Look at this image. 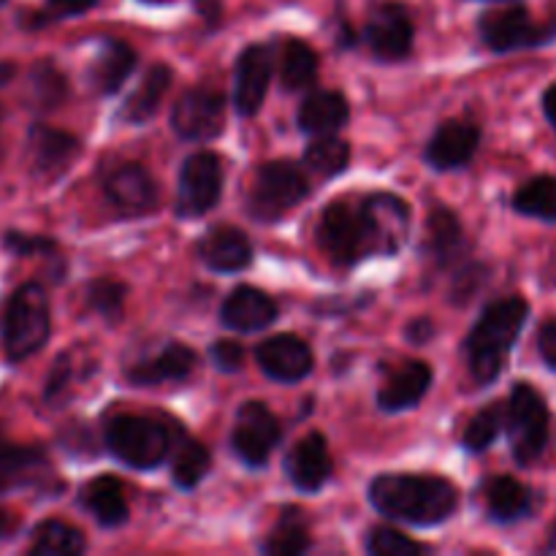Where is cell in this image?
Returning <instances> with one entry per match:
<instances>
[{"label": "cell", "mask_w": 556, "mask_h": 556, "mask_svg": "<svg viewBox=\"0 0 556 556\" xmlns=\"http://www.w3.org/2000/svg\"><path fill=\"white\" fill-rule=\"evenodd\" d=\"M282 438L280 421L264 402H244L233 427V451L250 467H264Z\"/></svg>", "instance_id": "cell-9"}, {"label": "cell", "mask_w": 556, "mask_h": 556, "mask_svg": "<svg viewBox=\"0 0 556 556\" xmlns=\"http://www.w3.org/2000/svg\"><path fill=\"white\" fill-rule=\"evenodd\" d=\"M478 134L476 125L462 123V119H448L438 128V134L429 139L427 147V161L429 166L448 172V168H459L470 163V157L478 150Z\"/></svg>", "instance_id": "cell-17"}, {"label": "cell", "mask_w": 556, "mask_h": 556, "mask_svg": "<svg viewBox=\"0 0 556 556\" xmlns=\"http://www.w3.org/2000/svg\"><path fill=\"white\" fill-rule=\"evenodd\" d=\"M87 302H90V307L98 315L117 320L125 307V286L117 280H109V277H101V280H96L87 288Z\"/></svg>", "instance_id": "cell-38"}, {"label": "cell", "mask_w": 556, "mask_h": 556, "mask_svg": "<svg viewBox=\"0 0 556 556\" xmlns=\"http://www.w3.org/2000/svg\"><path fill=\"white\" fill-rule=\"evenodd\" d=\"M369 500L389 519L416 527H432L451 519V514L459 505V492L445 478L380 476L369 486Z\"/></svg>", "instance_id": "cell-1"}, {"label": "cell", "mask_w": 556, "mask_h": 556, "mask_svg": "<svg viewBox=\"0 0 556 556\" xmlns=\"http://www.w3.org/2000/svg\"><path fill=\"white\" fill-rule=\"evenodd\" d=\"M210 356H212V364H215L220 372H237V369L242 367L244 351L239 342L220 340V342H215V348L210 351Z\"/></svg>", "instance_id": "cell-42"}, {"label": "cell", "mask_w": 556, "mask_h": 556, "mask_svg": "<svg viewBox=\"0 0 556 556\" xmlns=\"http://www.w3.org/2000/svg\"><path fill=\"white\" fill-rule=\"evenodd\" d=\"M106 445L123 465L152 470L168 456V432L150 418L119 416L109 421Z\"/></svg>", "instance_id": "cell-5"}, {"label": "cell", "mask_w": 556, "mask_h": 556, "mask_svg": "<svg viewBox=\"0 0 556 556\" xmlns=\"http://www.w3.org/2000/svg\"><path fill=\"white\" fill-rule=\"evenodd\" d=\"M144 3H172V0H144Z\"/></svg>", "instance_id": "cell-50"}, {"label": "cell", "mask_w": 556, "mask_h": 556, "mask_svg": "<svg viewBox=\"0 0 556 556\" xmlns=\"http://www.w3.org/2000/svg\"><path fill=\"white\" fill-rule=\"evenodd\" d=\"M543 112H546L548 123H552L556 128V85L548 87L546 96H543Z\"/></svg>", "instance_id": "cell-47"}, {"label": "cell", "mask_w": 556, "mask_h": 556, "mask_svg": "<svg viewBox=\"0 0 556 556\" xmlns=\"http://www.w3.org/2000/svg\"><path fill=\"white\" fill-rule=\"evenodd\" d=\"M538 348H541L543 362L552 369H556V318L548 320L541 329V334H538Z\"/></svg>", "instance_id": "cell-44"}, {"label": "cell", "mask_w": 556, "mask_h": 556, "mask_svg": "<svg viewBox=\"0 0 556 556\" xmlns=\"http://www.w3.org/2000/svg\"><path fill=\"white\" fill-rule=\"evenodd\" d=\"M101 0H47L49 16H79L96 9Z\"/></svg>", "instance_id": "cell-43"}, {"label": "cell", "mask_w": 556, "mask_h": 556, "mask_svg": "<svg viewBox=\"0 0 556 556\" xmlns=\"http://www.w3.org/2000/svg\"><path fill=\"white\" fill-rule=\"evenodd\" d=\"M226 119V101L212 87H195L177 101L172 112V125L182 139L206 141L215 139Z\"/></svg>", "instance_id": "cell-11"}, {"label": "cell", "mask_w": 556, "mask_h": 556, "mask_svg": "<svg viewBox=\"0 0 556 556\" xmlns=\"http://www.w3.org/2000/svg\"><path fill=\"white\" fill-rule=\"evenodd\" d=\"M5 3V0H0V5H3Z\"/></svg>", "instance_id": "cell-52"}, {"label": "cell", "mask_w": 556, "mask_h": 556, "mask_svg": "<svg viewBox=\"0 0 556 556\" xmlns=\"http://www.w3.org/2000/svg\"><path fill=\"white\" fill-rule=\"evenodd\" d=\"M30 85H33V98H36L38 106L49 109L54 106V103L63 101L65 79L52 63H38L36 68H33Z\"/></svg>", "instance_id": "cell-40"}, {"label": "cell", "mask_w": 556, "mask_h": 556, "mask_svg": "<svg viewBox=\"0 0 556 556\" xmlns=\"http://www.w3.org/2000/svg\"><path fill=\"white\" fill-rule=\"evenodd\" d=\"M3 244L14 255H38V253L47 255V253H52V250H54L52 239L27 237V233H20V231H9V233H5Z\"/></svg>", "instance_id": "cell-41"}, {"label": "cell", "mask_w": 556, "mask_h": 556, "mask_svg": "<svg viewBox=\"0 0 556 556\" xmlns=\"http://www.w3.org/2000/svg\"><path fill=\"white\" fill-rule=\"evenodd\" d=\"M372 239V255H394L410 231V206L391 193H375L362 201Z\"/></svg>", "instance_id": "cell-12"}, {"label": "cell", "mask_w": 556, "mask_h": 556, "mask_svg": "<svg viewBox=\"0 0 556 556\" xmlns=\"http://www.w3.org/2000/svg\"><path fill=\"white\" fill-rule=\"evenodd\" d=\"M168 85H172V71H168L166 65H152V68L147 71L144 81L139 85V90H136L134 96H130V101L125 103V117H128L130 123H144L147 117H152V114L157 112V106H161Z\"/></svg>", "instance_id": "cell-31"}, {"label": "cell", "mask_w": 556, "mask_h": 556, "mask_svg": "<svg viewBox=\"0 0 556 556\" xmlns=\"http://www.w3.org/2000/svg\"><path fill=\"white\" fill-rule=\"evenodd\" d=\"M223 324L233 331H261L269 324H275L277 307L264 291L258 288L242 286L237 291L228 293V299L223 302Z\"/></svg>", "instance_id": "cell-20"}, {"label": "cell", "mask_w": 556, "mask_h": 556, "mask_svg": "<svg viewBox=\"0 0 556 556\" xmlns=\"http://www.w3.org/2000/svg\"><path fill=\"white\" fill-rule=\"evenodd\" d=\"M351 117L345 96L334 90L313 92L299 109V128L309 136H331Z\"/></svg>", "instance_id": "cell-24"}, {"label": "cell", "mask_w": 556, "mask_h": 556, "mask_svg": "<svg viewBox=\"0 0 556 556\" xmlns=\"http://www.w3.org/2000/svg\"><path fill=\"white\" fill-rule=\"evenodd\" d=\"M49 470L47 454L36 445L0 443V494L30 486Z\"/></svg>", "instance_id": "cell-22"}, {"label": "cell", "mask_w": 556, "mask_h": 556, "mask_svg": "<svg viewBox=\"0 0 556 556\" xmlns=\"http://www.w3.org/2000/svg\"><path fill=\"white\" fill-rule=\"evenodd\" d=\"M0 443H3V434H0Z\"/></svg>", "instance_id": "cell-51"}, {"label": "cell", "mask_w": 556, "mask_h": 556, "mask_svg": "<svg viewBox=\"0 0 556 556\" xmlns=\"http://www.w3.org/2000/svg\"><path fill=\"white\" fill-rule=\"evenodd\" d=\"M307 195V179L293 163L275 161L258 168L250 188V215L258 220H277Z\"/></svg>", "instance_id": "cell-6"}, {"label": "cell", "mask_w": 556, "mask_h": 556, "mask_svg": "<svg viewBox=\"0 0 556 556\" xmlns=\"http://www.w3.org/2000/svg\"><path fill=\"white\" fill-rule=\"evenodd\" d=\"M103 190H106V199L128 215H144L157 204L155 179L139 163H123L112 168L103 179Z\"/></svg>", "instance_id": "cell-16"}, {"label": "cell", "mask_w": 556, "mask_h": 556, "mask_svg": "<svg viewBox=\"0 0 556 556\" xmlns=\"http://www.w3.org/2000/svg\"><path fill=\"white\" fill-rule=\"evenodd\" d=\"M223 166L212 152H199L188 157L179 174L177 212L182 217H201L220 201Z\"/></svg>", "instance_id": "cell-10"}, {"label": "cell", "mask_w": 556, "mask_h": 556, "mask_svg": "<svg viewBox=\"0 0 556 556\" xmlns=\"http://www.w3.org/2000/svg\"><path fill=\"white\" fill-rule=\"evenodd\" d=\"M195 367V353L190 351L182 342H172L168 348H163L155 358L150 362H141L139 367H134L128 372V378L136 386H157L168 383V380H185Z\"/></svg>", "instance_id": "cell-25"}, {"label": "cell", "mask_w": 556, "mask_h": 556, "mask_svg": "<svg viewBox=\"0 0 556 556\" xmlns=\"http://www.w3.org/2000/svg\"><path fill=\"white\" fill-rule=\"evenodd\" d=\"M255 362L271 380L296 383V380L307 378L309 369H313V351L302 337L277 334L261 342L258 351H255Z\"/></svg>", "instance_id": "cell-13"}, {"label": "cell", "mask_w": 556, "mask_h": 556, "mask_svg": "<svg viewBox=\"0 0 556 556\" xmlns=\"http://www.w3.org/2000/svg\"><path fill=\"white\" fill-rule=\"evenodd\" d=\"M462 242L465 237H462L459 217L448 210H434L427 223V253L432 255L434 264H451L459 255Z\"/></svg>", "instance_id": "cell-29"}, {"label": "cell", "mask_w": 556, "mask_h": 556, "mask_svg": "<svg viewBox=\"0 0 556 556\" xmlns=\"http://www.w3.org/2000/svg\"><path fill=\"white\" fill-rule=\"evenodd\" d=\"M11 76H14V65L0 63V85H5V81H9Z\"/></svg>", "instance_id": "cell-48"}, {"label": "cell", "mask_w": 556, "mask_h": 556, "mask_svg": "<svg viewBox=\"0 0 556 556\" xmlns=\"http://www.w3.org/2000/svg\"><path fill=\"white\" fill-rule=\"evenodd\" d=\"M483 43L492 52H516V49H530L548 43L554 30L546 25H538L525 5H510V9L486 11L478 22Z\"/></svg>", "instance_id": "cell-8"}, {"label": "cell", "mask_w": 556, "mask_h": 556, "mask_svg": "<svg viewBox=\"0 0 556 556\" xmlns=\"http://www.w3.org/2000/svg\"><path fill=\"white\" fill-rule=\"evenodd\" d=\"M16 530H20V519H16V514H11V510H0V541L14 535Z\"/></svg>", "instance_id": "cell-46"}, {"label": "cell", "mask_w": 556, "mask_h": 556, "mask_svg": "<svg viewBox=\"0 0 556 556\" xmlns=\"http://www.w3.org/2000/svg\"><path fill=\"white\" fill-rule=\"evenodd\" d=\"M315 74H318V58L309 43L296 41V38L286 41L280 58V76L286 90H302V87L313 85Z\"/></svg>", "instance_id": "cell-33"}, {"label": "cell", "mask_w": 556, "mask_h": 556, "mask_svg": "<svg viewBox=\"0 0 556 556\" xmlns=\"http://www.w3.org/2000/svg\"><path fill=\"white\" fill-rule=\"evenodd\" d=\"M136 65V52L123 41H106L98 52L96 65H92V79L96 87L106 96L117 92L125 85Z\"/></svg>", "instance_id": "cell-28"}, {"label": "cell", "mask_w": 556, "mask_h": 556, "mask_svg": "<svg viewBox=\"0 0 556 556\" xmlns=\"http://www.w3.org/2000/svg\"><path fill=\"white\" fill-rule=\"evenodd\" d=\"M432 383V369L424 362H410L400 369V372L391 375L386 380V386L378 394V405L389 413L407 410V407L418 405L424 400V394L429 391Z\"/></svg>", "instance_id": "cell-23"}, {"label": "cell", "mask_w": 556, "mask_h": 556, "mask_svg": "<svg viewBox=\"0 0 556 556\" xmlns=\"http://www.w3.org/2000/svg\"><path fill=\"white\" fill-rule=\"evenodd\" d=\"M318 239L337 264H356L364 255H372V239H369L364 210L362 206L356 210L348 201L329 204V210L320 217Z\"/></svg>", "instance_id": "cell-7"}, {"label": "cell", "mask_w": 556, "mask_h": 556, "mask_svg": "<svg viewBox=\"0 0 556 556\" xmlns=\"http://www.w3.org/2000/svg\"><path fill=\"white\" fill-rule=\"evenodd\" d=\"M85 552V535L65 521L49 519L33 530L30 554L36 556H76Z\"/></svg>", "instance_id": "cell-30"}, {"label": "cell", "mask_w": 556, "mask_h": 556, "mask_svg": "<svg viewBox=\"0 0 556 556\" xmlns=\"http://www.w3.org/2000/svg\"><path fill=\"white\" fill-rule=\"evenodd\" d=\"M514 210L535 220L556 223V177L543 174V177L530 179L514 195Z\"/></svg>", "instance_id": "cell-32"}, {"label": "cell", "mask_w": 556, "mask_h": 556, "mask_svg": "<svg viewBox=\"0 0 556 556\" xmlns=\"http://www.w3.org/2000/svg\"><path fill=\"white\" fill-rule=\"evenodd\" d=\"M309 546H313V541H309V532L307 527H304V521L296 519V510H288V516L280 521V527H277L269 535V541L261 546V552L271 556H296L307 552Z\"/></svg>", "instance_id": "cell-36"}, {"label": "cell", "mask_w": 556, "mask_h": 556, "mask_svg": "<svg viewBox=\"0 0 556 556\" xmlns=\"http://www.w3.org/2000/svg\"><path fill=\"white\" fill-rule=\"evenodd\" d=\"M367 43L383 60H402L413 49V22L402 3H383L367 22Z\"/></svg>", "instance_id": "cell-14"}, {"label": "cell", "mask_w": 556, "mask_h": 556, "mask_svg": "<svg viewBox=\"0 0 556 556\" xmlns=\"http://www.w3.org/2000/svg\"><path fill=\"white\" fill-rule=\"evenodd\" d=\"M0 337L11 362L33 356L49 340V299L41 286H20L0 313Z\"/></svg>", "instance_id": "cell-3"}, {"label": "cell", "mask_w": 556, "mask_h": 556, "mask_svg": "<svg viewBox=\"0 0 556 556\" xmlns=\"http://www.w3.org/2000/svg\"><path fill=\"white\" fill-rule=\"evenodd\" d=\"M510 448L519 465H532L541 459L548 443V407L543 396L532 386L519 383L510 394L508 413H505Z\"/></svg>", "instance_id": "cell-4"}, {"label": "cell", "mask_w": 556, "mask_h": 556, "mask_svg": "<svg viewBox=\"0 0 556 556\" xmlns=\"http://www.w3.org/2000/svg\"><path fill=\"white\" fill-rule=\"evenodd\" d=\"M210 472V454L199 440H182L174 454V483L179 489H193Z\"/></svg>", "instance_id": "cell-35"}, {"label": "cell", "mask_w": 556, "mask_h": 556, "mask_svg": "<svg viewBox=\"0 0 556 556\" xmlns=\"http://www.w3.org/2000/svg\"><path fill=\"white\" fill-rule=\"evenodd\" d=\"M432 334H434V326H432V320H427V318H418L407 326V340L416 342V345L432 340Z\"/></svg>", "instance_id": "cell-45"}, {"label": "cell", "mask_w": 556, "mask_h": 556, "mask_svg": "<svg viewBox=\"0 0 556 556\" xmlns=\"http://www.w3.org/2000/svg\"><path fill=\"white\" fill-rule=\"evenodd\" d=\"M304 163L307 168H313L315 174H324V177H337L348 168L351 163V147L342 139L334 136H318L313 144L304 152Z\"/></svg>", "instance_id": "cell-34"}, {"label": "cell", "mask_w": 556, "mask_h": 556, "mask_svg": "<svg viewBox=\"0 0 556 556\" xmlns=\"http://www.w3.org/2000/svg\"><path fill=\"white\" fill-rule=\"evenodd\" d=\"M271 79V54L266 47L244 49L233 71V106L242 117H253L264 106Z\"/></svg>", "instance_id": "cell-15"}, {"label": "cell", "mask_w": 556, "mask_h": 556, "mask_svg": "<svg viewBox=\"0 0 556 556\" xmlns=\"http://www.w3.org/2000/svg\"><path fill=\"white\" fill-rule=\"evenodd\" d=\"M81 505L103 527H119L128 521V503H125L123 483L112 476H101L87 483L81 489Z\"/></svg>", "instance_id": "cell-26"}, {"label": "cell", "mask_w": 556, "mask_h": 556, "mask_svg": "<svg viewBox=\"0 0 556 556\" xmlns=\"http://www.w3.org/2000/svg\"><path fill=\"white\" fill-rule=\"evenodd\" d=\"M486 508L492 514V519L510 525V521H519L530 514L532 497L527 492L525 483H519L516 478H494L486 486Z\"/></svg>", "instance_id": "cell-27"}, {"label": "cell", "mask_w": 556, "mask_h": 556, "mask_svg": "<svg viewBox=\"0 0 556 556\" xmlns=\"http://www.w3.org/2000/svg\"><path fill=\"white\" fill-rule=\"evenodd\" d=\"M286 470L293 486L309 494L318 492L331 478V456L326 448V440L320 434H307V438L299 440L288 454Z\"/></svg>", "instance_id": "cell-18"}, {"label": "cell", "mask_w": 556, "mask_h": 556, "mask_svg": "<svg viewBox=\"0 0 556 556\" xmlns=\"http://www.w3.org/2000/svg\"><path fill=\"white\" fill-rule=\"evenodd\" d=\"M548 552H556V525L552 530V538H548Z\"/></svg>", "instance_id": "cell-49"}, {"label": "cell", "mask_w": 556, "mask_h": 556, "mask_svg": "<svg viewBox=\"0 0 556 556\" xmlns=\"http://www.w3.org/2000/svg\"><path fill=\"white\" fill-rule=\"evenodd\" d=\"M367 552L372 556H416L424 552V546L389 527H375L367 535Z\"/></svg>", "instance_id": "cell-39"}, {"label": "cell", "mask_w": 556, "mask_h": 556, "mask_svg": "<svg viewBox=\"0 0 556 556\" xmlns=\"http://www.w3.org/2000/svg\"><path fill=\"white\" fill-rule=\"evenodd\" d=\"M530 315V304L521 296L500 299L483 309L481 320L467 340V367L478 386H489L503 372L505 358L514 351Z\"/></svg>", "instance_id": "cell-2"}, {"label": "cell", "mask_w": 556, "mask_h": 556, "mask_svg": "<svg viewBox=\"0 0 556 556\" xmlns=\"http://www.w3.org/2000/svg\"><path fill=\"white\" fill-rule=\"evenodd\" d=\"M199 255L212 271H242L253 261V244L239 228L223 226L206 233L199 244Z\"/></svg>", "instance_id": "cell-21"}, {"label": "cell", "mask_w": 556, "mask_h": 556, "mask_svg": "<svg viewBox=\"0 0 556 556\" xmlns=\"http://www.w3.org/2000/svg\"><path fill=\"white\" fill-rule=\"evenodd\" d=\"M79 155V139L65 130L36 125L30 130V157L33 168L41 177H60Z\"/></svg>", "instance_id": "cell-19"}, {"label": "cell", "mask_w": 556, "mask_h": 556, "mask_svg": "<svg viewBox=\"0 0 556 556\" xmlns=\"http://www.w3.org/2000/svg\"><path fill=\"white\" fill-rule=\"evenodd\" d=\"M505 424V410L497 405H489L483 407L481 413H478L476 418L470 421V427H467L465 432V448L476 451V454H481V451H486L489 445L497 440L500 429H503Z\"/></svg>", "instance_id": "cell-37"}]
</instances>
